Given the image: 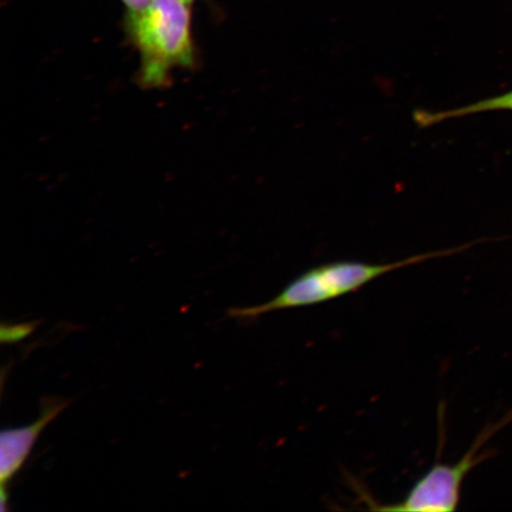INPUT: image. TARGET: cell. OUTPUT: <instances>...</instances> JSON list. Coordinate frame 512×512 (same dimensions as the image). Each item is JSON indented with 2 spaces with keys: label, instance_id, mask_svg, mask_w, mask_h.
I'll return each instance as SVG.
<instances>
[{
  "label": "cell",
  "instance_id": "cell-1",
  "mask_svg": "<svg viewBox=\"0 0 512 512\" xmlns=\"http://www.w3.org/2000/svg\"><path fill=\"white\" fill-rule=\"evenodd\" d=\"M190 5L187 0H150L142 10L127 11L125 29L139 53L140 86H169L175 69L194 66Z\"/></svg>",
  "mask_w": 512,
  "mask_h": 512
},
{
  "label": "cell",
  "instance_id": "cell-2",
  "mask_svg": "<svg viewBox=\"0 0 512 512\" xmlns=\"http://www.w3.org/2000/svg\"><path fill=\"white\" fill-rule=\"evenodd\" d=\"M480 241L413 255L399 261L388 262V264H368L362 261L328 262L299 274L270 302L249 307H233L228 310V316L241 320H254L273 311L300 309V307L328 303L361 290L390 272L428 260L462 253Z\"/></svg>",
  "mask_w": 512,
  "mask_h": 512
},
{
  "label": "cell",
  "instance_id": "cell-7",
  "mask_svg": "<svg viewBox=\"0 0 512 512\" xmlns=\"http://www.w3.org/2000/svg\"><path fill=\"white\" fill-rule=\"evenodd\" d=\"M123 3L126 5L127 11H137L144 9L150 0H123Z\"/></svg>",
  "mask_w": 512,
  "mask_h": 512
},
{
  "label": "cell",
  "instance_id": "cell-4",
  "mask_svg": "<svg viewBox=\"0 0 512 512\" xmlns=\"http://www.w3.org/2000/svg\"><path fill=\"white\" fill-rule=\"evenodd\" d=\"M72 402L62 398H46L41 403L40 418L28 426L4 430L0 435V484H2L0 498H2L3 512L6 511L9 501L6 486L22 470L44 428L50 425Z\"/></svg>",
  "mask_w": 512,
  "mask_h": 512
},
{
  "label": "cell",
  "instance_id": "cell-5",
  "mask_svg": "<svg viewBox=\"0 0 512 512\" xmlns=\"http://www.w3.org/2000/svg\"><path fill=\"white\" fill-rule=\"evenodd\" d=\"M496 111H512V89L507 93L479 100L463 107L451 108V110L437 112L418 110L414 112L413 119L419 127L427 128L451 119Z\"/></svg>",
  "mask_w": 512,
  "mask_h": 512
},
{
  "label": "cell",
  "instance_id": "cell-8",
  "mask_svg": "<svg viewBox=\"0 0 512 512\" xmlns=\"http://www.w3.org/2000/svg\"><path fill=\"white\" fill-rule=\"evenodd\" d=\"M187 2H188L189 4H192V3H194V2H195V0H187Z\"/></svg>",
  "mask_w": 512,
  "mask_h": 512
},
{
  "label": "cell",
  "instance_id": "cell-3",
  "mask_svg": "<svg viewBox=\"0 0 512 512\" xmlns=\"http://www.w3.org/2000/svg\"><path fill=\"white\" fill-rule=\"evenodd\" d=\"M512 422V409L501 420L492 422L477 435L475 443L456 464H434L409 490L405 499L392 505L371 508L382 511L451 512L458 509L465 478L480 463L494 457L482 448Z\"/></svg>",
  "mask_w": 512,
  "mask_h": 512
},
{
  "label": "cell",
  "instance_id": "cell-6",
  "mask_svg": "<svg viewBox=\"0 0 512 512\" xmlns=\"http://www.w3.org/2000/svg\"><path fill=\"white\" fill-rule=\"evenodd\" d=\"M36 324H21L14 326H6L3 324L2 328V342L3 343H16L21 339L27 337L34 331Z\"/></svg>",
  "mask_w": 512,
  "mask_h": 512
}]
</instances>
